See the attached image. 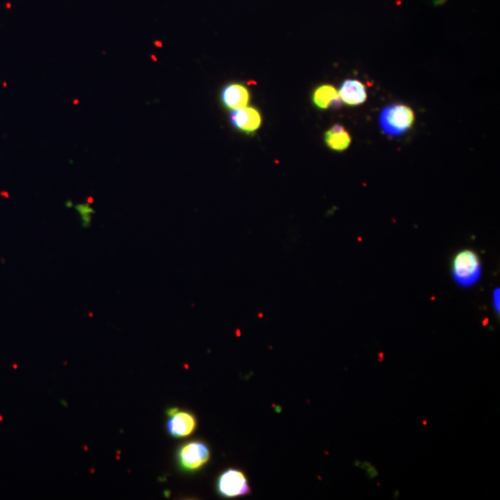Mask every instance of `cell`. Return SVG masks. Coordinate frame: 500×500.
I'll list each match as a JSON object with an SVG mask.
<instances>
[{
    "label": "cell",
    "instance_id": "5b68a950",
    "mask_svg": "<svg viewBox=\"0 0 500 500\" xmlns=\"http://www.w3.org/2000/svg\"><path fill=\"white\" fill-rule=\"evenodd\" d=\"M229 121L236 131L247 135H253L262 126V117L258 109L247 106L231 111Z\"/></svg>",
    "mask_w": 500,
    "mask_h": 500
},
{
    "label": "cell",
    "instance_id": "7c38bea8",
    "mask_svg": "<svg viewBox=\"0 0 500 500\" xmlns=\"http://www.w3.org/2000/svg\"><path fill=\"white\" fill-rule=\"evenodd\" d=\"M178 411H179V409L177 408L170 409H168V411H167V414H168L169 416H172V415L177 413Z\"/></svg>",
    "mask_w": 500,
    "mask_h": 500
},
{
    "label": "cell",
    "instance_id": "8fae6325",
    "mask_svg": "<svg viewBox=\"0 0 500 500\" xmlns=\"http://www.w3.org/2000/svg\"><path fill=\"white\" fill-rule=\"evenodd\" d=\"M493 305L495 310L499 315L500 311V290L497 288L493 293Z\"/></svg>",
    "mask_w": 500,
    "mask_h": 500
},
{
    "label": "cell",
    "instance_id": "3957f363",
    "mask_svg": "<svg viewBox=\"0 0 500 500\" xmlns=\"http://www.w3.org/2000/svg\"><path fill=\"white\" fill-rule=\"evenodd\" d=\"M209 446L201 441L186 443L177 452L178 464L185 472H196L209 461Z\"/></svg>",
    "mask_w": 500,
    "mask_h": 500
},
{
    "label": "cell",
    "instance_id": "30bf717a",
    "mask_svg": "<svg viewBox=\"0 0 500 500\" xmlns=\"http://www.w3.org/2000/svg\"><path fill=\"white\" fill-rule=\"evenodd\" d=\"M324 143L326 147L336 152H343L350 147L351 135L341 124L332 125L324 133Z\"/></svg>",
    "mask_w": 500,
    "mask_h": 500
},
{
    "label": "cell",
    "instance_id": "ba28073f",
    "mask_svg": "<svg viewBox=\"0 0 500 500\" xmlns=\"http://www.w3.org/2000/svg\"><path fill=\"white\" fill-rule=\"evenodd\" d=\"M340 100L351 107L360 106L367 100V90L358 80L348 79L343 82L339 91Z\"/></svg>",
    "mask_w": 500,
    "mask_h": 500
},
{
    "label": "cell",
    "instance_id": "9c48e42d",
    "mask_svg": "<svg viewBox=\"0 0 500 500\" xmlns=\"http://www.w3.org/2000/svg\"><path fill=\"white\" fill-rule=\"evenodd\" d=\"M311 100L316 108L323 111L339 108L342 103L339 91L331 84H321L316 87Z\"/></svg>",
    "mask_w": 500,
    "mask_h": 500
},
{
    "label": "cell",
    "instance_id": "8992f818",
    "mask_svg": "<svg viewBox=\"0 0 500 500\" xmlns=\"http://www.w3.org/2000/svg\"><path fill=\"white\" fill-rule=\"evenodd\" d=\"M220 98L223 107L232 111L249 105L250 92L244 84L232 82L223 87Z\"/></svg>",
    "mask_w": 500,
    "mask_h": 500
},
{
    "label": "cell",
    "instance_id": "277c9868",
    "mask_svg": "<svg viewBox=\"0 0 500 500\" xmlns=\"http://www.w3.org/2000/svg\"><path fill=\"white\" fill-rule=\"evenodd\" d=\"M217 489L220 496L225 497L246 496L250 493L246 475L236 469L226 470L220 475Z\"/></svg>",
    "mask_w": 500,
    "mask_h": 500
},
{
    "label": "cell",
    "instance_id": "6da1fadb",
    "mask_svg": "<svg viewBox=\"0 0 500 500\" xmlns=\"http://www.w3.org/2000/svg\"><path fill=\"white\" fill-rule=\"evenodd\" d=\"M415 113L403 103H392L385 106L378 117L380 129L388 137H400L413 126Z\"/></svg>",
    "mask_w": 500,
    "mask_h": 500
},
{
    "label": "cell",
    "instance_id": "52a82bcc",
    "mask_svg": "<svg viewBox=\"0 0 500 500\" xmlns=\"http://www.w3.org/2000/svg\"><path fill=\"white\" fill-rule=\"evenodd\" d=\"M170 417L171 418L167 422V430L172 438H186L196 430V419L190 412L178 411Z\"/></svg>",
    "mask_w": 500,
    "mask_h": 500
},
{
    "label": "cell",
    "instance_id": "7a4b0ae2",
    "mask_svg": "<svg viewBox=\"0 0 500 500\" xmlns=\"http://www.w3.org/2000/svg\"><path fill=\"white\" fill-rule=\"evenodd\" d=\"M482 276V264L477 254L473 250L465 249L455 256L452 262V277L457 286H475Z\"/></svg>",
    "mask_w": 500,
    "mask_h": 500
}]
</instances>
